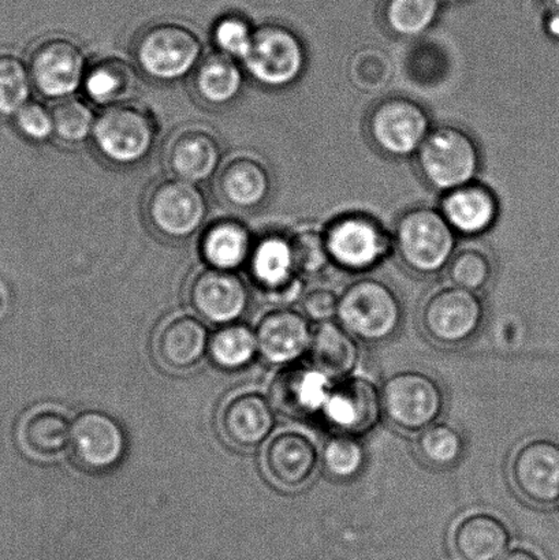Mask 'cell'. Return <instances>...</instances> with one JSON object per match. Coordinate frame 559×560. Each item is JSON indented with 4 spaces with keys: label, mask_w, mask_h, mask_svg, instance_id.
<instances>
[{
    "label": "cell",
    "mask_w": 559,
    "mask_h": 560,
    "mask_svg": "<svg viewBox=\"0 0 559 560\" xmlns=\"http://www.w3.org/2000/svg\"><path fill=\"white\" fill-rule=\"evenodd\" d=\"M248 266L256 289L268 304L284 307L303 299L304 280L295 270L289 235L271 233L256 240Z\"/></svg>",
    "instance_id": "13"
},
{
    "label": "cell",
    "mask_w": 559,
    "mask_h": 560,
    "mask_svg": "<svg viewBox=\"0 0 559 560\" xmlns=\"http://www.w3.org/2000/svg\"><path fill=\"white\" fill-rule=\"evenodd\" d=\"M381 394L383 417L408 433H420L435 424L445 409L441 384L420 371L394 373L383 383Z\"/></svg>",
    "instance_id": "7"
},
{
    "label": "cell",
    "mask_w": 559,
    "mask_h": 560,
    "mask_svg": "<svg viewBox=\"0 0 559 560\" xmlns=\"http://www.w3.org/2000/svg\"><path fill=\"white\" fill-rule=\"evenodd\" d=\"M207 329L191 316H173L159 327L155 335V355L170 372H186L195 368L208 350Z\"/></svg>",
    "instance_id": "24"
},
{
    "label": "cell",
    "mask_w": 559,
    "mask_h": 560,
    "mask_svg": "<svg viewBox=\"0 0 559 560\" xmlns=\"http://www.w3.org/2000/svg\"><path fill=\"white\" fill-rule=\"evenodd\" d=\"M312 335L308 318L288 307L267 313L256 329L259 351L272 364H292L301 359L311 349Z\"/></svg>",
    "instance_id": "23"
},
{
    "label": "cell",
    "mask_w": 559,
    "mask_h": 560,
    "mask_svg": "<svg viewBox=\"0 0 559 560\" xmlns=\"http://www.w3.org/2000/svg\"><path fill=\"white\" fill-rule=\"evenodd\" d=\"M221 141L205 125H188L168 140L164 163L175 178L200 185L210 180L222 166Z\"/></svg>",
    "instance_id": "16"
},
{
    "label": "cell",
    "mask_w": 559,
    "mask_h": 560,
    "mask_svg": "<svg viewBox=\"0 0 559 560\" xmlns=\"http://www.w3.org/2000/svg\"><path fill=\"white\" fill-rule=\"evenodd\" d=\"M251 230L235 219H219L208 224L200 237V255L217 270L234 271L248 265L255 245Z\"/></svg>",
    "instance_id": "28"
},
{
    "label": "cell",
    "mask_w": 559,
    "mask_h": 560,
    "mask_svg": "<svg viewBox=\"0 0 559 560\" xmlns=\"http://www.w3.org/2000/svg\"><path fill=\"white\" fill-rule=\"evenodd\" d=\"M137 88L135 66L128 60L114 57L102 58L88 68L84 90L88 101L106 108L128 103Z\"/></svg>",
    "instance_id": "31"
},
{
    "label": "cell",
    "mask_w": 559,
    "mask_h": 560,
    "mask_svg": "<svg viewBox=\"0 0 559 560\" xmlns=\"http://www.w3.org/2000/svg\"><path fill=\"white\" fill-rule=\"evenodd\" d=\"M194 311L205 320L228 324L244 315L249 293L244 280L234 271L207 267L196 272L188 289Z\"/></svg>",
    "instance_id": "17"
},
{
    "label": "cell",
    "mask_w": 559,
    "mask_h": 560,
    "mask_svg": "<svg viewBox=\"0 0 559 560\" xmlns=\"http://www.w3.org/2000/svg\"><path fill=\"white\" fill-rule=\"evenodd\" d=\"M546 31L549 33V36L558 38L559 40V14L551 13L547 16L546 20Z\"/></svg>",
    "instance_id": "45"
},
{
    "label": "cell",
    "mask_w": 559,
    "mask_h": 560,
    "mask_svg": "<svg viewBox=\"0 0 559 560\" xmlns=\"http://www.w3.org/2000/svg\"><path fill=\"white\" fill-rule=\"evenodd\" d=\"M321 459L328 476L339 481H349L363 470L365 450L358 436L336 433L323 446Z\"/></svg>",
    "instance_id": "38"
},
{
    "label": "cell",
    "mask_w": 559,
    "mask_h": 560,
    "mask_svg": "<svg viewBox=\"0 0 559 560\" xmlns=\"http://www.w3.org/2000/svg\"><path fill=\"white\" fill-rule=\"evenodd\" d=\"M339 295L330 289L319 288L306 291L301 299V310L308 320L316 323L331 322L337 317Z\"/></svg>",
    "instance_id": "43"
},
{
    "label": "cell",
    "mask_w": 559,
    "mask_h": 560,
    "mask_svg": "<svg viewBox=\"0 0 559 560\" xmlns=\"http://www.w3.org/2000/svg\"><path fill=\"white\" fill-rule=\"evenodd\" d=\"M88 63L84 49L73 38L53 35L32 48L27 69L32 84L43 97L63 101L82 90Z\"/></svg>",
    "instance_id": "9"
},
{
    "label": "cell",
    "mask_w": 559,
    "mask_h": 560,
    "mask_svg": "<svg viewBox=\"0 0 559 560\" xmlns=\"http://www.w3.org/2000/svg\"><path fill=\"white\" fill-rule=\"evenodd\" d=\"M393 248L403 265L416 276H435L446 270L457 249L456 232L441 210L414 207L397 219Z\"/></svg>",
    "instance_id": "1"
},
{
    "label": "cell",
    "mask_w": 559,
    "mask_h": 560,
    "mask_svg": "<svg viewBox=\"0 0 559 560\" xmlns=\"http://www.w3.org/2000/svg\"><path fill=\"white\" fill-rule=\"evenodd\" d=\"M500 560H541L538 553L528 550V548L517 547L508 551Z\"/></svg>",
    "instance_id": "44"
},
{
    "label": "cell",
    "mask_w": 559,
    "mask_h": 560,
    "mask_svg": "<svg viewBox=\"0 0 559 560\" xmlns=\"http://www.w3.org/2000/svg\"><path fill=\"white\" fill-rule=\"evenodd\" d=\"M32 79L24 59L10 51H0V117H14L31 102Z\"/></svg>",
    "instance_id": "35"
},
{
    "label": "cell",
    "mask_w": 559,
    "mask_h": 560,
    "mask_svg": "<svg viewBox=\"0 0 559 560\" xmlns=\"http://www.w3.org/2000/svg\"><path fill=\"white\" fill-rule=\"evenodd\" d=\"M217 190L219 199L234 210L255 211L270 199V170L252 153H235L219 168Z\"/></svg>",
    "instance_id": "21"
},
{
    "label": "cell",
    "mask_w": 559,
    "mask_h": 560,
    "mask_svg": "<svg viewBox=\"0 0 559 560\" xmlns=\"http://www.w3.org/2000/svg\"><path fill=\"white\" fill-rule=\"evenodd\" d=\"M511 479L519 495L535 506L559 502V443L549 438L524 442L514 453Z\"/></svg>",
    "instance_id": "15"
},
{
    "label": "cell",
    "mask_w": 559,
    "mask_h": 560,
    "mask_svg": "<svg viewBox=\"0 0 559 560\" xmlns=\"http://www.w3.org/2000/svg\"><path fill=\"white\" fill-rule=\"evenodd\" d=\"M259 351L256 332L246 326L233 324L213 335L208 343L211 360L223 370H240L248 365Z\"/></svg>",
    "instance_id": "33"
},
{
    "label": "cell",
    "mask_w": 559,
    "mask_h": 560,
    "mask_svg": "<svg viewBox=\"0 0 559 560\" xmlns=\"http://www.w3.org/2000/svg\"><path fill=\"white\" fill-rule=\"evenodd\" d=\"M447 2L457 3V2H464V0H447Z\"/></svg>",
    "instance_id": "48"
},
{
    "label": "cell",
    "mask_w": 559,
    "mask_h": 560,
    "mask_svg": "<svg viewBox=\"0 0 559 560\" xmlns=\"http://www.w3.org/2000/svg\"><path fill=\"white\" fill-rule=\"evenodd\" d=\"M276 424L272 406L263 395L241 393L226 400L219 415V430L230 446L251 450L266 441Z\"/></svg>",
    "instance_id": "22"
},
{
    "label": "cell",
    "mask_w": 559,
    "mask_h": 560,
    "mask_svg": "<svg viewBox=\"0 0 559 560\" xmlns=\"http://www.w3.org/2000/svg\"><path fill=\"white\" fill-rule=\"evenodd\" d=\"M241 63L256 84L265 90L282 91L304 74L306 49L289 26L265 24L256 27L249 52Z\"/></svg>",
    "instance_id": "6"
},
{
    "label": "cell",
    "mask_w": 559,
    "mask_h": 560,
    "mask_svg": "<svg viewBox=\"0 0 559 560\" xmlns=\"http://www.w3.org/2000/svg\"><path fill=\"white\" fill-rule=\"evenodd\" d=\"M333 381L314 365H289L271 384V404L289 419L306 420L322 415Z\"/></svg>",
    "instance_id": "20"
},
{
    "label": "cell",
    "mask_w": 559,
    "mask_h": 560,
    "mask_svg": "<svg viewBox=\"0 0 559 560\" xmlns=\"http://www.w3.org/2000/svg\"><path fill=\"white\" fill-rule=\"evenodd\" d=\"M255 31L256 27L244 15L224 14L212 26L211 40L218 52L243 62L254 42Z\"/></svg>",
    "instance_id": "41"
},
{
    "label": "cell",
    "mask_w": 559,
    "mask_h": 560,
    "mask_svg": "<svg viewBox=\"0 0 559 560\" xmlns=\"http://www.w3.org/2000/svg\"><path fill=\"white\" fill-rule=\"evenodd\" d=\"M366 128L377 150L392 158L416 155L432 129L427 109L404 96L377 102L371 109Z\"/></svg>",
    "instance_id": "10"
},
{
    "label": "cell",
    "mask_w": 559,
    "mask_h": 560,
    "mask_svg": "<svg viewBox=\"0 0 559 560\" xmlns=\"http://www.w3.org/2000/svg\"><path fill=\"white\" fill-rule=\"evenodd\" d=\"M337 318L361 342L382 343L401 328L404 310L396 291L386 282L361 278L339 294Z\"/></svg>",
    "instance_id": "3"
},
{
    "label": "cell",
    "mask_w": 559,
    "mask_h": 560,
    "mask_svg": "<svg viewBox=\"0 0 559 560\" xmlns=\"http://www.w3.org/2000/svg\"><path fill=\"white\" fill-rule=\"evenodd\" d=\"M4 304H5V290L3 288V284L0 283V313L3 312Z\"/></svg>",
    "instance_id": "47"
},
{
    "label": "cell",
    "mask_w": 559,
    "mask_h": 560,
    "mask_svg": "<svg viewBox=\"0 0 559 560\" xmlns=\"http://www.w3.org/2000/svg\"><path fill=\"white\" fill-rule=\"evenodd\" d=\"M321 454L304 433L279 432L267 442L263 452V468L273 486L298 491L314 477Z\"/></svg>",
    "instance_id": "19"
},
{
    "label": "cell",
    "mask_w": 559,
    "mask_h": 560,
    "mask_svg": "<svg viewBox=\"0 0 559 560\" xmlns=\"http://www.w3.org/2000/svg\"><path fill=\"white\" fill-rule=\"evenodd\" d=\"M325 230L331 262L347 271H370L393 249L391 235L364 213H347L334 219Z\"/></svg>",
    "instance_id": "12"
},
{
    "label": "cell",
    "mask_w": 559,
    "mask_h": 560,
    "mask_svg": "<svg viewBox=\"0 0 559 560\" xmlns=\"http://www.w3.org/2000/svg\"><path fill=\"white\" fill-rule=\"evenodd\" d=\"M295 270L301 277H317L331 265L328 254L326 230L306 223L289 235Z\"/></svg>",
    "instance_id": "37"
},
{
    "label": "cell",
    "mask_w": 559,
    "mask_h": 560,
    "mask_svg": "<svg viewBox=\"0 0 559 560\" xmlns=\"http://www.w3.org/2000/svg\"><path fill=\"white\" fill-rule=\"evenodd\" d=\"M416 450L424 463L435 468H451L462 459L465 443L457 428L446 422H435L418 433Z\"/></svg>",
    "instance_id": "34"
},
{
    "label": "cell",
    "mask_w": 559,
    "mask_h": 560,
    "mask_svg": "<svg viewBox=\"0 0 559 560\" xmlns=\"http://www.w3.org/2000/svg\"><path fill=\"white\" fill-rule=\"evenodd\" d=\"M416 159L421 177L443 194L475 183L481 164L474 137L453 125L432 128Z\"/></svg>",
    "instance_id": "5"
},
{
    "label": "cell",
    "mask_w": 559,
    "mask_h": 560,
    "mask_svg": "<svg viewBox=\"0 0 559 560\" xmlns=\"http://www.w3.org/2000/svg\"><path fill=\"white\" fill-rule=\"evenodd\" d=\"M440 9L441 0H387L383 15L394 35L414 38L435 24Z\"/></svg>",
    "instance_id": "32"
},
{
    "label": "cell",
    "mask_w": 559,
    "mask_h": 560,
    "mask_svg": "<svg viewBox=\"0 0 559 560\" xmlns=\"http://www.w3.org/2000/svg\"><path fill=\"white\" fill-rule=\"evenodd\" d=\"M244 84L243 63L218 51L202 58L194 71L196 95L210 107L230 106L243 93Z\"/></svg>",
    "instance_id": "29"
},
{
    "label": "cell",
    "mask_w": 559,
    "mask_h": 560,
    "mask_svg": "<svg viewBox=\"0 0 559 560\" xmlns=\"http://www.w3.org/2000/svg\"><path fill=\"white\" fill-rule=\"evenodd\" d=\"M145 217L162 238L185 241L205 228L208 201L199 185L164 178L153 185L145 199Z\"/></svg>",
    "instance_id": "8"
},
{
    "label": "cell",
    "mask_w": 559,
    "mask_h": 560,
    "mask_svg": "<svg viewBox=\"0 0 559 560\" xmlns=\"http://www.w3.org/2000/svg\"><path fill=\"white\" fill-rule=\"evenodd\" d=\"M440 210L456 234L476 237L494 226L500 213V202L494 191L475 180L446 191Z\"/></svg>",
    "instance_id": "25"
},
{
    "label": "cell",
    "mask_w": 559,
    "mask_h": 560,
    "mask_svg": "<svg viewBox=\"0 0 559 560\" xmlns=\"http://www.w3.org/2000/svg\"><path fill=\"white\" fill-rule=\"evenodd\" d=\"M348 75L356 90L365 93L381 92L393 80V60L381 48L361 47L350 57Z\"/></svg>",
    "instance_id": "36"
},
{
    "label": "cell",
    "mask_w": 559,
    "mask_h": 560,
    "mask_svg": "<svg viewBox=\"0 0 559 560\" xmlns=\"http://www.w3.org/2000/svg\"><path fill=\"white\" fill-rule=\"evenodd\" d=\"M545 2L549 5L551 13L559 14V0H545Z\"/></svg>",
    "instance_id": "46"
},
{
    "label": "cell",
    "mask_w": 559,
    "mask_h": 560,
    "mask_svg": "<svg viewBox=\"0 0 559 560\" xmlns=\"http://www.w3.org/2000/svg\"><path fill=\"white\" fill-rule=\"evenodd\" d=\"M137 69L148 79L174 82L194 73L205 58V44L194 27L178 21L147 26L133 46Z\"/></svg>",
    "instance_id": "2"
},
{
    "label": "cell",
    "mask_w": 559,
    "mask_h": 560,
    "mask_svg": "<svg viewBox=\"0 0 559 560\" xmlns=\"http://www.w3.org/2000/svg\"><path fill=\"white\" fill-rule=\"evenodd\" d=\"M158 124L139 104L123 103L97 114L92 141L98 155L117 167L145 162L155 150Z\"/></svg>",
    "instance_id": "4"
},
{
    "label": "cell",
    "mask_w": 559,
    "mask_h": 560,
    "mask_svg": "<svg viewBox=\"0 0 559 560\" xmlns=\"http://www.w3.org/2000/svg\"><path fill=\"white\" fill-rule=\"evenodd\" d=\"M511 541L508 525L490 513L465 515L452 536L453 550L462 560H500L509 551Z\"/></svg>",
    "instance_id": "26"
},
{
    "label": "cell",
    "mask_w": 559,
    "mask_h": 560,
    "mask_svg": "<svg viewBox=\"0 0 559 560\" xmlns=\"http://www.w3.org/2000/svg\"><path fill=\"white\" fill-rule=\"evenodd\" d=\"M427 337L443 346L469 342L485 322V305L478 293L449 285L424 302L420 316Z\"/></svg>",
    "instance_id": "11"
},
{
    "label": "cell",
    "mask_w": 559,
    "mask_h": 560,
    "mask_svg": "<svg viewBox=\"0 0 559 560\" xmlns=\"http://www.w3.org/2000/svg\"><path fill=\"white\" fill-rule=\"evenodd\" d=\"M126 441L123 428L101 411H85L71 424L70 450L85 469L103 471L124 458Z\"/></svg>",
    "instance_id": "18"
},
{
    "label": "cell",
    "mask_w": 559,
    "mask_h": 560,
    "mask_svg": "<svg viewBox=\"0 0 559 560\" xmlns=\"http://www.w3.org/2000/svg\"><path fill=\"white\" fill-rule=\"evenodd\" d=\"M51 109L55 139L68 145H80L92 139L97 115L90 104L71 96L55 103Z\"/></svg>",
    "instance_id": "39"
},
{
    "label": "cell",
    "mask_w": 559,
    "mask_h": 560,
    "mask_svg": "<svg viewBox=\"0 0 559 560\" xmlns=\"http://www.w3.org/2000/svg\"><path fill=\"white\" fill-rule=\"evenodd\" d=\"M447 278L459 289L479 293L492 278V262L486 252L476 248L456 249L446 267Z\"/></svg>",
    "instance_id": "40"
},
{
    "label": "cell",
    "mask_w": 559,
    "mask_h": 560,
    "mask_svg": "<svg viewBox=\"0 0 559 560\" xmlns=\"http://www.w3.org/2000/svg\"><path fill=\"white\" fill-rule=\"evenodd\" d=\"M310 351L312 365L333 382L352 375L360 361L358 339L333 320L317 326L312 335Z\"/></svg>",
    "instance_id": "30"
},
{
    "label": "cell",
    "mask_w": 559,
    "mask_h": 560,
    "mask_svg": "<svg viewBox=\"0 0 559 560\" xmlns=\"http://www.w3.org/2000/svg\"><path fill=\"white\" fill-rule=\"evenodd\" d=\"M71 424L62 411L37 408L21 420L16 438L27 457L53 460L70 448Z\"/></svg>",
    "instance_id": "27"
},
{
    "label": "cell",
    "mask_w": 559,
    "mask_h": 560,
    "mask_svg": "<svg viewBox=\"0 0 559 560\" xmlns=\"http://www.w3.org/2000/svg\"><path fill=\"white\" fill-rule=\"evenodd\" d=\"M321 417L337 433L363 436L383 417L381 389L366 377L342 378L333 384Z\"/></svg>",
    "instance_id": "14"
},
{
    "label": "cell",
    "mask_w": 559,
    "mask_h": 560,
    "mask_svg": "<svg viewBox=\"0 0 559 560\" xmlns=\"http://www.w3.org/2000/svg\"><path fill=\"white\" fill-rule=\"evenodd\" d=\"M13 118L20 135L35 144H46L55 137L53 109L46 104L27 102Z\"/></svg>",
    "instance_id": "42"
}]
</instances>
